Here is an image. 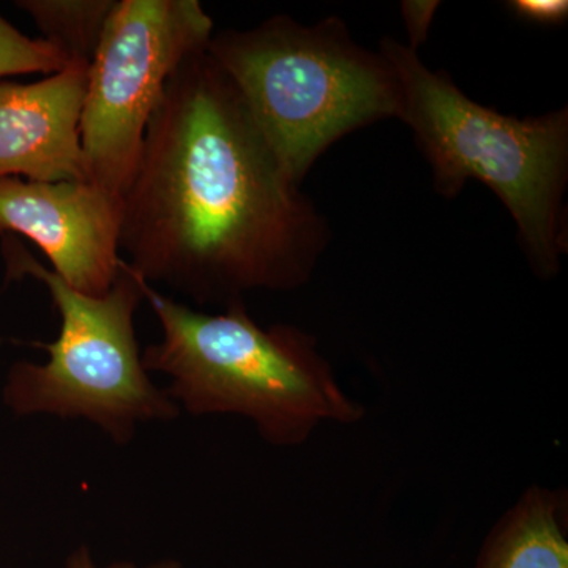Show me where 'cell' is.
I'll return each instance as SVG.
<instances>
[{
	"label": "cell",
	"instance_id": "cell-5",
	"mask_svg": "<svg viewBox=\"0 0 568 568\" xmlns=\"http://www.w3.org/2000/svg\"><path fill=\"white\" fill-rule=\"evenodd\" d=\"M9 263L18 275L44 283L61 316L58 339L39 345L50 354L47 364L11 366L3 399L14 414L85 418L122 446L138 425L179 417L181 407L142 364L134 332L142 280L125 260L111 290L99 297L73 290L26 252L13 250Z\"/></svg>",
	"mask_w": 568,
	"mask_h": 568
},
{
	"label": "cell",
	"instance_id": "cell-7",
	"mask_svg": "<svg viewBox=\"0 0 568 568\" xmlns=\"http://www.w3.org/2000/svg\"><path fill=\"white\" fill-rule=\"evenodd\" d=\"M121 231L122 200L95 183L0 179V234L28 237L82 294H106L121 274Z\"/></svg>",
	"mask_w": 568,
	"mask_h": 568
},
{
	"label": "cell",
	"instance_id": "cell-2",
	"mask_svg": "<svg viewBox=\"0 0 568 568\" xmlns=\"http://www.w3.org/2000/svg\"><path fill=\"white\" fill-rule=\"evenodd\" d=\"M162 339L142 353L171 377L166 394L192 416L250 418L274 446H298L323 422L354 424L365 409L343 392L316 339L293 325L261 327L245 302L197 312L142 282Z\"/></svg>",
	"mask_w": 568,
	"mask_h": 568
},
{
	"label": "cell",
	"instance_id": "cell-10",
	"mask_svg": "<svg viewBox=\"0 0 568 568\" xmlns=\"http://www.w3.org/2000/svg\"><path fill=\"white\" fill-rule=\"evenodd\" d=\"M115 0H21L17 6L31 14L43 40L50 41L70 62L92 61Z\"/></svg>",
	"mask_w": 568,
	"mask_h": 568
},
{
	"label": "cell",
	"instance_id": "cell-3",
	"mask_svg": "<svg viewBox=\"0 0 568 568\" xmlns=\"http://www.w3.org/2000/svg\"><path fill=\"white\" fill-rule=\"evenodd\" d=\"M379 52L394 67L399 121L413 130L432 164L436 192L454 200L469 179L487 185L517 223L534 272L541 278L558 274L567 253V108L510 118L470 100L446 71L429 70L406 44L386 37Z\"/></svg>",
	"mask_w": 568,
	"mask_h": 568
},
{
	"label": "cell",
	"instance_id": "cell-13",
	"mask_svg": "<svg viewBox=\"0 0 568 568\" xmlns=\"http://www.w3.org/2000/svg\"><path fill=\"white\" fill-rule=\"evenodd\" d=\"M439 6V2H433V0H429V2H426V0H406L402 3L403 18H405L407 33H409L410 50L417 51V48L425 43L429 26H432Z\"/></svg>",
	"mask_w": 568,
	"mask_h": 568
},
{
	"label": "cell",
	"instance_id": "cell-12",
	"mask_svg": "<svg viewBox=\"0 0 568 568\" xmlns=\"http://www.w3.org/2000/svg\"><path fill=\"white\" fill-rule=\"evenodd\" d=\"M508 10L525 22L560 26L568 20L567 0H511Z\"/></svg>",
	"mask_w": 568,
	"mask_h": 568
},
{
	"label": "cell",
	"instance_id": "cell-1",
	"mask_svg": "<svg viewBox=\"0 0 568 568\" xmlns=\"http://www.w3.org/2000/svg\"><path fill=\"white\" fill-rule=\"evenodd\" d=\"M327 222L280 166L209 52L168 82L123 194L121 248L148 284L196 305L308 282Z\"/></svg>",
	"mask_w": 568,
	"mask_h": 568
},
{
	"label": "cell",
	"instance_id": "cell-9",
	"mask_svg": "<svg viewBox=\"0 0 568 568\" xmlns=\"http://www.w3.org/2000/svg\"><path fill=\"white\" fill-rule=\"evenodd\" d=\"M567 495L530 488L496 526L478 568H568Z\"/></svg>",
	"mask_w": 568,
	"mask_h": 568
},
{
	"label": "cell",
	"instance_id": "cell-4",
	"mask_svg": "<svg viewBox=\"0 0 568 568\" xmlns=\"http://www.w3.org/2000/svg\"><path fill=\"white\" fill-rule=\"evenodd\" d=\"M205 51L233 82L250 118L301 186L334 142L386 119H399L392 63L355 43L345 22L304 26L268 18L248 31L213 33Z\"/></svg>",
	"mask_w": 568,
	"mask_h": 568
},
{
	"label": "cell",
	"instance_id": "cell-8",
	"mask_svg": "<svg viewBox=\"0 0 568 568\" xmlns=\"http://www.w3.org/2000/svg\"><path fill=\"white\" fill-rule=\"evenodd\" d=\"M89 62L73 61L44 80H0V179L89 181L81 114Z\"/></svg>",
	"mask_w": 568,
	"mask_h": 568
},
{
	"label": "cell",
	"instance_id": "cell-14",
	"mask_svg": "<svg viewBox=\"0 0 568 568\" xmlns=\"http://www.w3.org/2000/svg\"><path fill=\"white\" fill-rule=\"evenodd\" d=\"M65 568H182L181 562L173 559L159 560V562L149 564V566L140 567L133 562H114L106 567L97 566L91 551L85 547L74 549L67 559Z\"/></svg>",
	"mask_w": 568,
	"mask_h": 568
},
{
	"label": "cell",
	"instance_id": "cell-6",
	"mask_svg": "<svg viewBox=\"0 0 568 568\" xmlns=\"http://www.w3.org/2000/svg\"><path fill=\"white\" fill-rule=\"evenodd\" d=\"M213 33L197 0H115L89 63L82 104L89 182L123 200L168 82Z\"/></svg>",
	"mask_w": 568,
	"mask_h": 568
},
{
	"label": "cell",
	"instance_id": "cell-11",
	"mask_svg": "<svg viewBox=\"0 0 568 568\" xmlns=\"http://www.w3.org/2000/svg\"><path fill=\"white\" fill-rule=\"evenodd\" d=\"M65 54L50 41L31 39L0 17V78L54 74L69 65Z\"/></svg>",
	"mask_w": 568,
	"mask_h": 568
}]
</instances>
